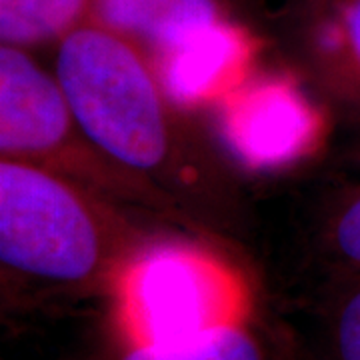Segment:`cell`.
<instances>
[{
    "label": "cell",
    "mask_w": 360,
    "mask_h": 360,
    "mask_svg": "<svg viewBox=\"0 0 360 360\" xmlns=\"http://www.w3.org/2000/svg\"><path fill=\"white\" fill-rule=\"evenodd\" d=\"M96 360H276L252 322L222 326L174 345H132L116 338L115 348Z\"/></svg>",
    "instance_id": "9c48e42d"
},
{
    "label": "cell",
    "mask_w": 360,
    "mask_h": 360,
    "mask_svg": "<svg viewBox=\"0 0 360 360\" xmlns=\"http://www.w3.org/2000/svg\"><path fill=\"white\" fill-rule=\"evenodd\" d=\"M96 0H0V44L34 51L58 46L92 20Z\"/></svg>",
    "instance_id": "ba28073f"
},
{
    "label": "cell",
    "mask_w": 360,
    "mask_h": 360,
    "mask_svg": "<svg viewBox=\"0 0 360 360\" xmlns=\"http://www.w3.org/2000/svg\"><path fill=\"white\" fill-rule=\"evenodd\" d=\"M110 302L115 338L174 345L250 321L248 281L217 248L186 236L153 234L120 272Z\"/></svg>",
    "instance_id": "3957f363"
},
{
    "label": "cell",
    "mask_w": 360,
    "mask_h": 360,
    "mask_svg": "<svg viewBox=\"0 0 360 360\" xmlns=\"http://www.w3.org/2000/svg\"><path fill=\"white\" fill-rule=\"evenodd\" d=\"M153 234L118 202L51 168L0 158L2 307L110 296L120 272Z\"/></svg>",
    "instance_id": "6da1fadb"
},
{
    "label": "cell",
    "mask_w": 360,
    "mask_h": 360,
    "mask_svg": "<svg viewBox=\"0 0 360 360\" xmlns=\"http://www.w3.org/2000/svg\"><path fill=\"white\" fill-rule=\"evenodd\" d=\"M328 360H360V274H345L328 314Z\"/></svg>",
    "instance_id": "30bf717a"
},
{
    "label": "cell",
    "mask_w": 360,
    "mask_h": 360,
    "mask_svg": "<svg viewBox=\"0 0 360 360\" xmlns=\"http://www.w3.org/2000/svg\"><path fill=\"white\" fill-rule=\"evenodd\" d=\"M92 20L132 40L155 66L231 16L222 0H96Z\"/></svg>",
    "instance_id": "8992f818"
},
{
    "label": "cell",
    "mask_w": 360,
    "mask_h": 360,
    "mask_svg": "<svg viewBox=\"0 0 360 360\" xmlns=\"http://www.w3.org/2000/svg\"><path fill=\"white\" fill-rule=\"evenodd\" d=\"M359 162H360V150H359Z\"/></svg>",
    "instance_id": "7c38bea8"
},
{
    "label": "cell",
    "mask_w": 360,
    "mask_h": 360,
    "mask_svg": "<svg viewBox=\"0 0 360 360\" xmlns=\"http://www.w3.org/2000/svg\"><path fill=\"white\" fill-rule=\"evenodd\" d=\"M224 142L255 168H281L312 155L324 118L302 89L281 75H250L217 106Z\"/></svg>",
    "instance_id": "5b68a950"
},
{
    "label": "cell",
    "mask_w": 360,
    "mask_h": 360,
    "mask_svg": "<svg viewBox=\"0 0 360 360\" xmlns=\"http://www.w3.org/2000/svg\"><path fill=\"white\" fill-rule=\"evenodd\" d=\"M302 34L324 86L360 110V0H307Z\"/></svg>",
    "instance_id": "52a82bcc"
},
{
    "label": "cell",
    "mask_w": 360,
    "mask_h": 360,
    "mask_svg": "<svg viewBox=\"0 0 360 360\" xmlns=\"http://www.w3.org/2000/svg\"><path fill=\"white\" fill-rule=\"evenodd\" d=\"M326 243L342 274H360V186L348 191L335 206Z\"/></svg>",
    "instance_id": "8fae6325"
},
{
    "label": "cell",
    "mask_w": 360,
    "mask_h": 360,
    "mask_svg": "<svg viewBox=\"0 0 360 360\" xmlns=\"http://www.w3.org/2000/svg\"><path fill=\"white\" fill-rule=\"evenodd\" d=\"M0 158L51 168L118 205L186 219L170 194L115 165L89 141L54 72L30 51L6 44H0Z\"/></svg>",
    "instance_id": "277c9868"
},
{
    "label": "cell",
    "mask_w": 360,
    "mask_h": 360,
    "mask_svg": "<svg viewBox=\"0 0 360 360\" xmlns=\"http://www.w3.org/2000/svg\"><path fill=\"white\" fill-rule=\"evenodd\" d=\"M54 49L52 72L89 141L115 165L174 200L194 191L198 168L184 150L176 106L148 56L96 20L77 28Z\"/></svg>",
    "instance_id": "7a4b0ae2"
}]
</instances>
